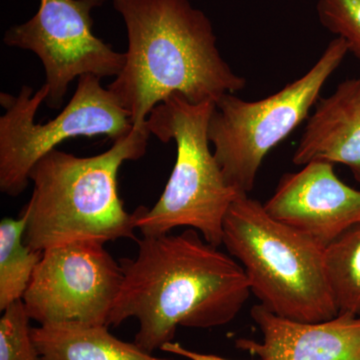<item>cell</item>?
<instances>
[{
    "mask_svg": "<svg viewBox=\"0 0 360 360\" xmlns=\"http://www.w3.org/2000/svg\"><path fill=\"white\" fill-rule=\"evenodd\" d=\"M214 106V101L194 104L175 94L149 115V132L165 143L175 142L176 160L158 202L134 212L135 229L142 236L189 227L210 245L224 243L225 217L241 193L225 181L210 150L208 125Z\"/></svg>",
    "mask_w": 360,
    "mask_h": 360,
    "instance_id": "cell-5",
    "label": "cell"
},
{
    "mask_svg": "<svg viewBox=\"0 0 360 360\" xmlns=\"http://www.w3.org/2000/svg\"><path fill=\"white\" fill-rule=\"evenodd\" d=\"M324 266L338 314L360 316V224L324 248Z\"/></svg>",
    "mask_w": 360,
    "mask_h": 360,
    "instance_id": "cell-15",
    "label": "cell"
},
{
    "mask_svg": "<svg viewBox=\"0 0 360 360\" xmlns=\"http://www.w3.org/2000/svg\"><path fill=\"white\" fill-rule=\"evenodd\" d=\"M101 78L82 75L70 103L53 120L35 122L39 106L47 99L46 84L33 94L22 86L18 96L0 94L6 115L0 117V191L18 196L30 181L35 163L56 146L75 137L105 135L113 141L134 129L129 112L101 84Z\"/></svg>",
    "mask_w": 360,
    "mask_h": 360,
    "instance_id": "cell-7",
    "label": "cell"
},
{
    "mask_svg": "<svg viewBox=\"0 0 360 360\" xmlns=\"http://www.w3.org/2000/svg\"><path fill=\"white\" fill-rule=\"evenodd\" d=\"M160 350L169 352V354L180 355V356L186 357V359L189 360H232L224 359V357L221 356H217V355L214 354H200V352H193V350L187 349V348L180 345L179 343L174 342V341L163 345Z\"/></svg>",
    "mask_w": 360,
    "mask_h": 360,
    "instance_id": "cell-18",
    "label": "cell"
},
{
    "mask_svg": "<svg viewBox=\"0 0 360 360\" xmlns=\"http://www.w3.org/2000/svg\"><path fill=\"white\" fill-rule=\"evenodd\" d=\"M250 316L264 340L239 338L238 349L260 360H360V316L338 314L330 321L300 322L255 305Z\"/></svg>",
    "mask_w": 360,
    "mask_h": 360,
    "instance_id": "cell-11",
    "label": "cell"
},
{
    "mask_svg": "<svg viewBox=\"0 0 360 360\" xmlns=\"http://www.w3.org/2000/svg\"><path fill=\"white\" fill-rule=\"evenodd\" d=\"M26 217L0 222V311L21 300L30 285L44 251L25 243Z\"/></svg>",
    "mask_w": 360,
    "mask_h": 360,
    "instance_id": "cell-14",
    "label": "cell"
},
{
    "mask_svg": "<svg viewBox=\"0 0 360 360\" xmlns=\"http://www.w3.org/2000/svg\"><path fill=\"white\" fill-rule=\"evenodd\" d=\"M303 167L283 174L264 205L274 219L326 248L360 224V191L341 181L329 161Z\"/></svg>",
    "mask_w": 360,
    "mask_h": 360,
    "instance_id": "cell-10",
    "label": "cell"
},
{
    "mask_svg": "<svg viewBox=\"0 0 360 360\" xmlns=\"http://www.w3.org/2000/svg\"><path fill=\"white\" fill-rule=\"evenodd\" d=\"M122 278L104 243L77 241L44 251L22 300L40 326H108Z\"/></svg>",
    "mask_w": 360,
    "mask_h": 360,
    "instance_id": "cell-8",
    "label": "cell"
},
{
    "mask_svg": "<svg viewBox=\"0 0 360 360\" xmlns=\"http://www.w3.org/2000/svg\"><path fill=\"white\" fill-rule=\"evenodd\" d=\"M149 136L146 123L101 155L79 158L53 149L40 158L30 174L32 198L21 212L25 245L44 251L77 241L136 240L134 213L125 210L117 177L125 161L143 158Z\"/></svg>",
    "mask_w": 360,
    "mask_h": 360,
    "instance_id": "cell-3",
    "label": "cell"
},
{
    "mask_svg": "<svg viewBox=\"0 0 360 360\" xmlns=\"http://www.w3.org/2000/svg\"><path fill=\"white\" fill-rule=\"evenodd\" d=\"M129 37L123 70L108 89L134 127L174 94L200 104L245 89L217 49L212 21L188 0H112Z\"/></svg>",
    "mask_w": 360,
    "mask_h": 360,
    "instance_id": "cell-2",
    "label": "cell"
},
{
    "mask_svg": "<svg viewBox=\"0 0 360 360\" xmlns=\"http://www.w3.org/2000/svg\"><path fill=\"white\" fill-rule=\"evenodd\" d=\"M135 241L136 257L120 259L122 283L108 326L136 319L134 343L148 354L172 342L179 326L229 324L250 298L241 264L195 229Z\"/></svg>",
    "mask_w": 360,
    "mask_h": 360,
    "instance_id": "cell-1",
    "label": "cell"
},
{
    "mask_svg": "<svg viewBox=\"0 0 360 360\" xmlns=\"http://www.w3.org/2000/svg\"><path fill=\"white\" fill-rule=\"evenodd\" d=\"M32 335L42 360H165L118 340L108 326H40Z\"/></svg>",
    "mask_w": 360,
    "mask_h": 360,
    "instance_id": "cell-13",
    "label": "cell"
},
{
    "mask_svg": "<svg viewBox=\"0 0 360 360\" xmlns=\"http://www.w3.org/2000/svg\"><path fill=\"white\" fill-rule=\"evenodd\" d=\"M30 317L23 300L2 311L0 319V360H42L32 335Z\"/></svg>",
    "mask_w": 360,
    "mask_h": 360,
    "instance_id": "cell-16",
    "label": "cell"
},
{
    "mask_svg": "<svg viewBox=\"0 0 360 360\" xmlns=\"http://www.w3.org/2000/svg\"><path fill=\"white\" fill-rule=\"evenodd\" d=\"M316 9L321 25L360 61V0H319Z\"/></svg>",
    "mask_w": 360,
    "mask_h": 360,
    "instance_id": "cell-17",
    "label": "cell"
},
{
    "mask_svg": "<svg viewBox=\"0 0 360 360\" xmlns=\"http://www.w3.org/2000/svg\"><path fill=\"white\" fill-rule=\"evenodd\" d=\"M222 245L245 269L251 293L272 314L300 322L338 316L324 248L274 219L248 194H240L229 208Z\"/></svg>",
    "mask_w": 360,
    "mask_h": 360,
    "instance_id": "cell-4",
    "label": "cell"
},
{
    "mask_svg": "<svg viewBox=\"0 0 360 360\" xmlns=\"http://www.w3.org/2000/svg\"><path fill=\"white\" fill-rule=\"evenodd\" d=\"M106 0H40L39 11L22 25L9 28L4 42L37 54L44 65L49 86L47 105L60 108L68 86L75 78L91 75L117 77L125 53L92 32V9Z\"/></svg>",
    "mask_w": 360,
    "mask_h": 360,
    "instance_id": "cell-9",
    "label": "cell"
},
{
    "mask_svg": "<svg viewBox=\"0 0 360 360\" xmlns=\"http://www.w3.org/2000/svg\"><path fill=\"white\" fill-rule=\"evenodd\" d=\"M347 53L345 40L336 37L305 75L276 94L257 101L233 94L219 97L208 125V139L229 186L241 194L255 188L265 156L307 120L324 84Z\"/></svg>",
    "mask_w": 360,
    "mask_h": 360,
    "instance_id": "cell-6",
    "label": "cell"
},
{
    "mask_svg": "<svg viewBox=\"0 0 360 360\" xmlns=\"http://www.w3.org/2000/svg\"><path fill=\"white\" fill-rule=\"evenodd\" d=\"M314 160L347 165L360 184V77L348 78L315 104L292 162Z\"/></svg>",
    "mask_w": 360,
    "mask_h": 360,
    "instance_id": "cell-12",
    "label": "cell"
}]
</instances>
